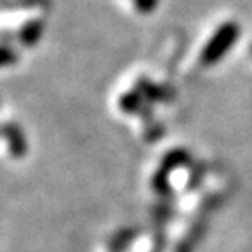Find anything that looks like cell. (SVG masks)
Here are the masks:
<instances>
[{
  "instance_id": "1",
  "label": "cell",
  "mask_w": 252,
  "mask_h": 252,
  "mask_svg": "<svg viewBox=\"0 0 252 252\" xmlns=\"http://www.w3.org/2000/svg\"><path fill=\"white\" fill-rule=\"evenodd\" d=\"M238 33H240V30H238V27L235 23H231V21L222 23L216 30L212 39L209 40V44L205 46L203 53H201V60L205 63H216L235 44Z\"/></svg>"
},
{
  "instance_id": "2",
  "label": "cell",
  "mask_w": 252,
  "mask_h": 252,
  "mask_svg": "<svg viewBox=\"0 0 252 252\" xmlns=\"http://www.w3.org/2000/svg\"><path fill=\"white\" fill-rule=\"evenodd\" d=\"M44 32V23L40 20H30L28 23L23 25L20 30V39L25 46H33L39 40L40 33Z\"/></svg>"
},
{
  "instance_id": "3",
  "label": "cell",
  "mask_w": 252,
  "mask_h": 252,
  "mask_svg": "<svg viewBox=\"0 0 252 252\" xmlns=\"http://www.w3.org/2000/svg\"><path fill=\"white\" fill-rule=\"evenodd\" d=\"M158 4H159V0H133L135 9H137L138 12H142V14L153 12L154 9L158 7Z\"/></svg>"
}]
</instances>
